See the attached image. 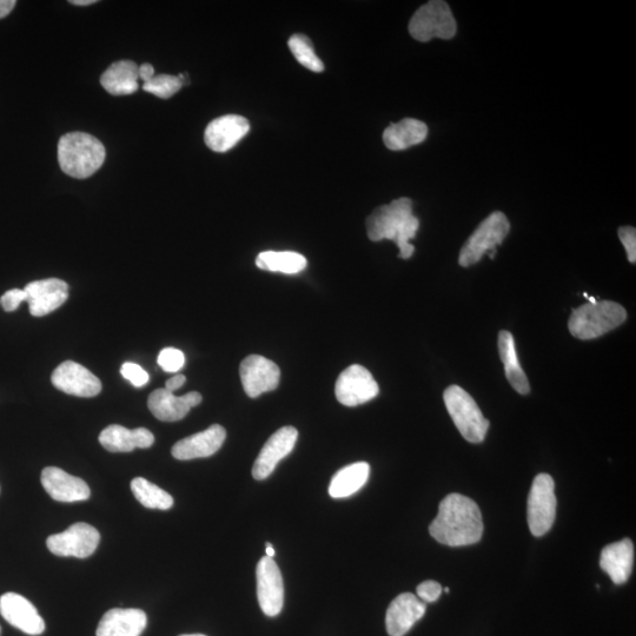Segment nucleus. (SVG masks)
<instances>
[{"mask_svg":"<svg viewBox=\"0 0 636 636\" xmlns=\"http://www.w3.org/2000/svg\"><path fill=\"white\" fill-rule=\"evenodd\" d=\"M23 302H26V293L22 289H11L0 297V306L8 313L17 310Z\"/></svg>","mask_w":636,"mask_h":636,"instance_id":"nucleus-37","label":"nucleus"},{"mask_svg":"<svg viewBox=\"0 0 636 636\" xmlns=\"http://www.w3.org/2000/svg\"><path fill=\"white\" fill-rule=\"evenodd\" d=\"M181 636H207V635H203V634H187V635H181Z\"/></svg>","mask_w":636,"mask_h":636,"instance_id":"nucleus-43","label":"nucleus"},{"mask_svg":"<svg viewBox=\"0 0 636 636\" xmlns=\"http://www.w3.org/2000/svg\"><path fill=\"white\" fill-rule=\"evenodd\" d=\"M30 314L43 317L62 307L69 297L68 283L58 278L31 282L24 288Z\"/></svg>","mask_w":636,"mask_h":636,"instance_id":"nucleus-14","label":"nucleus"},{"mask_svg":"<svg viewBox=\"0 0 636 636\" xmlns=\"http://www.w3.org/2000/svg\"><path fill=\"white\" fill-rule=\"evenodd\" d=\"M417 596L423 602H435L442 594V586L436 581H424L416 589Z\"/></svg>","mask_w":636,"mask_h":636,"instance_id":"nucleus-36","label":"nucleus"},{"mask_svg":"<svg viewBox=\"0 0 636 636\" xmlns=\"http://www.w3.org/2000/svg\"><path fill=\"white\" fill-rule=\"evenodd\" d=\"M450 417L460 434L470 443L485 441L489 421L483 416L481 409L465 389L450 386L443 394Z\"/></svg>","mask_w":636,"mask_h":636,"instance_id":"nucleus-5","label":"nucleus"},{"mask_svg":"<svg viewBox=\"0 0 636 636\" xmlns=\"http://www.w3.org/2000/svg\"><path fill=\"white\" fill-rule=\"evenodd\" d=\"M187 382V377L182 374H177L172 376L171 379L165 383V389L169 390V392L174 393L176 390L182 388L184 383Z\"/></svg>","mask_w":636,"mask_h":636,"instance_id":"nucleus-38","label":"nucleus"},{"mask_svg":"<svg viewBox=\"0 0 636 636\" xmlns=\"http://www.w3.org/2000/svg\"><path fill=\"white\" fill-rule=\"evenodd\" d=\"M499 353L510 386L519 394L528 395L530 393L529 381L525 371H523L520 366L518 354H516L514 337L507 330L500 331Z\"/></svg>","mask_w":636,"mask_h":636,"instance_id":"nucleus-27","label":"nucleus"},{"mask_svg":"<svg viewBox=\"0 0 636 636\" xmlns=\"http://www.w3.org/2000/svg\"><path fill=\"white\" fill-rule=\"evenodd\" d=\"M131 490L137 501L149 509L168 510L174 506V499L168 492L143 477L131 481Z\"/></svg>","mask_w":636,"mask_h":636,"instance_id":"nucleus-30","label":"nucleus"},{"mask_svg":"<svg viewBox=\"0 0 636 636\" xmlns=\"http://www.w3.org/2000/svg\"><path fill=\"white\" fill-rule=\"evenodd\" d=\"M202 402V395L191 392L184 396H175L167 389H157L149 396L148 407L159 421L176 422L187 416L192 408Z\"/></svg>","mask_w":636,"mask_h":636,"instance_id":"nucleus-19","label":"nucleus"},{"mask_svg":"<svg viewBox=\"0 0 636 636\" xmlns=\"http://www.w3.org/2000/svg\"><path fill=\"white\" fill-rule=\"evenodd\" d=\"M138 81V65L132 61L112 64L101 77L103 88L114 96L135 94L139 88Z\"/></svg>","mask_w":636,"mask_h":636,"instance_id":"nucleus-26","label":"nucleus"},{"mask_svg":"<svg viewBox=\"0 0 636 636\" xmlns=\"http://www.w3.org/2000/svg\"><path fill=\"white\" fill-rule=\"evenodd\" d=\"M298 439L297 429L283 427L270 437L258 455L253 467V476L257 481L267 479L274 473L278 463L287 457L296 445Z\"/></svg>","mask_w":636,"mask_h":636,"instance_id":"nucleus-15","label":"nucleus"},{"mask_svg":"<svg viewBox=\"0 0 636 636\" xmlns=\"http://www.w3.org/2000/svg\"><path fill=\"white\" fill-rule=\"evenodd\" d=\"M370 466L367 462H357L339 470L330 482L329 494L334 499L349 498L359 492L369 479Z\"/></svg>","mask_w":636,"mask_h":636,"instance_id":"nucleus-28","label":"nucleus"},{"mask_svg":"<svg viewBox=\"0 0 636 636\" xmlns=\"http://www.w3.org/2000/svg\"><path fill=\"white\" fill-rule=\"evenodd\" d=\"M257 599L262 612L274 618L282 612L284 604L283 578L273 558L264 556L256 569Z\"/></svg>","mask_w":636,"mask_h":636,"instance_id":"nucleus-11","label":"nucleus"},{"mask_svg":"<svg viewBox=\"0 0 636 636\" xmlns=\"http://www.w3.org/2000/svg\"><path fill=\"white\" fill-rule=\"evenodd\" d=\"M408 29L410 36L416 41L427 43L433 38H454L457 23L448 3L443 0H432L414 13Z\"/></svg>","mask_w":636,"mask_h":636,"instance_id":"nucleus-6","label":"nucleus"},{"mask_svg":"<svg viewBox=\"0 0 636 636\" xmlns=\"http://www.w3.org/2000/svg\"><path fill=\"white\" fill-rule=\"evenodd\" d=\"M227 439V432L220 426L214 424L201 433L185 437L178 441L171 449L172 456L177 460L189 461L209 457L218 452Z\"/></svg>","mask_w":636,"mask_h":636,"instance_id":"nucleus-18","label":"nucleus"},{"mask_svg":"<svg viewBox=\"0 0 636 636\" xmlns=\"http://www.w3.org/2000/svg\"><path fill=\"white\" fill-rule=\"evenodd\" d=\"M105 161V148L99 139L84 132H70L59 139L58 162L66 175L84 180Z\"/></svg>","mask_w":636,"mask_h":636,"instance_id":"nucleus-3","label":"nucleus"},{"mask_svg":"<svg viewBox=\"0 0 636 636\" xmlns=\"http://www.w3.org/2000/svg\"><path fill=\"white\" fill-rule=\"evenodd\" d=\"M634 545L629 539L611 543L602 549L600 567L615 585H624L633 572Z\"/></svg>","mask_w":636,"mask_h":636,"instance_id":"nucleus-24","label":"nucleus"},{"mask_svg":"<svg viewBox=\"0 0 636 636\" xmlns=\"http://www.w3.org/2000/svg\"><path fill=\"white\" fill-rule=\"evenodd\" d=\"M99 442L108 452L130 453L136 448H150L154 445L155 436L147 428L131 430L112 424L99 435Z\"/></svg>","mask_w":636,"mask_h":636,"instance_id":"nucleus-23","label":"nucleus"},{"mask_svg":"<svg viewBox=\"0 0 636 636\" xmlns=\"http://www.w3.org/2000/svg\"><path fill=\"white\" fill-rule=\"evenodd\" d=\"M101 542V534L88 523L78 522L63 533L49 536L46 546L49 551L64 558L86 559L96 552Z\"/></svg>","mask_w":636,"mask_h":636,"instance_id":"nucleus-9","label":"nucleus"},{"mask_svg":"<svg viewBox=\"0 0 636 636\" xmlns=\"http://www.w3.org/2000/svg\"><path fill=\"white\" fill-rule=\"evenodd\" d=\"M121 374L125 380H128L132 386L141 388L149 382V374L141 366L136 363H124Z\"/></svg>","mask_w":636,"mask_h":636,"instance_id":"nucleus-34","label":"nucleus"},{"mask_svg":"<svg viewBox=\"0 0 636 636\" xmlns=\"http://www.w3.org/2000/svg\"><path fill=\"white\" fill-rule=\"evenodd\" d=\"M288 45L297 62L302 64L304 68L313 72H322L324 70V65L321 59L317 57L313 43L307 36L296 33L289 39Z\"/></svg>","mask_w":636,"mask_h":636,"instance_id":"nucleus-31","label":"nucleus"},{"mask_svg":"<svg viewBox=\"0 0 636 636\" xmlns=\"http://www.w3.org/2000/svg\"><path fill=\"white\" fill-rule=\"evenodd\" d=\"M427 606L412 593L397 596L386 615V627L390 636H404L426 614Z\"/></svg>","mask_w":636,"mask_h":636,"instance_id":"nucleus-20","label":"nucleus"},{"mask_svg":"<svg viewBox=\"0 0 636 636\" xmlns=\"http://www.w3.org/2000/svg\"><path fill=\"white\" fill-rule=\"evenodd\" d=\"M138 75L139 79H142L144 83L151 81V79L155 77L154 66L149 63L138 66Z\"/></svg>","mask_w":636,"mask_h":636,"instance_id":"nucleus-39","label":"nucleus"},{"mask_svg":"<svg viewBox=\"0 0 636 636\" xmlns=\"http://www.w3.org/2000/svg\"><path fill=\"white\" fill-rule=\"evenodd\" d=\"M240 376L245 393L251 399H256L278 387L281 370L275 362L261 355H250L241 363Z\"/></svg>","mask_w":636,"mask_h":636,"instance_id":"nucleus-12","label":"nucleus"},{"mask_svg":"<svg viewBox=\"0 0 636 636\" xmlns=\"http://www.w3.org/2000/svg\"><path fill=\"white\" fill-rule=\"evenodd\" d=\"M158 364L167 373H178L185 364L183 351L176 348H165L158 355Z\"/></svg>","mask_w":636,"mask_h":636,"instance_id":"nucleus-33","label":"nucleus"},{"mask_svg":"<svg viewBox=\"0 0 636 636\" xmlns=\"http://www.w3.org/2000/svg\"><path fill=\"white\" fill-rule=\"evenodd\" d=\"M53 386L61 392L78 397H95L102 392V382L82 364L66 361L53 371Z\"/></svg>","mask_w":636,"mask_h":636,"instance_id":"nucleus-13","label":"nucleus"},{"mask_svg":"<svg viewBox=\"0 0 636 636\" xmlns=\"http://www.w3.org/2000/svg\"><path fill=\"white\" fill-rule=\"evenodd\" d=\"M510 223L503 212L495 211L481 222L473 235L463 245L460 251L459 263L461 267H470L481 261L486 254L496 251L509 234Z\"/></svg>","mask_w":636,"mask_h":636,"instance_id":"nucleus-7","label":"nucleus"},{"mask_svg":"<svg viewBox=\"0 0 636 636\" xmlns=\"http://www.w3.org/2000/svg\"><path fill=\"white\" fill-rule=\"evenodd\" d=\"M148 626V616L142 609L114 608L106 612L96 636H141Z\"/></svg>","mask_w":636,"mask_h":636,"instance_id":"nucleus-22","label":"nucleus"},{"mask_svg":"<svg viewBox=\"0 0 636 636\" xmlns=\"http://www.w3.org/2000/svg\"><path fill=\"white\" fill-rule=\"evenodd\" d=\"M0 634H2V627H0Z\"/></svg>","mask_w":636,"mask_h":636,"instance_id":"nucleus-45","label":"nucleus"},{"mask_svg":"<svg viewBox=\"0 0 636 636\" xmlns=\"http://www.w3.org/2000/svg\"><path fill=\"white\" fill-rule=\"evenodd\" d=\"M445 592H446V593H449V588H448V587H447V588H445Z\"/></svg>","mask_w":636,"mask_h":636,"instance_id":"nucleus-44","label":"nucleus"},{"mask_svg":"<svg viewBox=\"0 0 636 636\" xmlns=\"http://www.w3.org/2000/svg\"><path fill=\"white\" fill-rule=\"evenodd\" d=\"M429 532L445 546L475 545L483 535L481 510L467 496L450 494L441 501L439 514L430 525Z\"/></svg>","mask_w":636,"mask_h":636,"instance_id":"nucleus-1","label":"nucleus"},{"mask_svg":"<svg viewBox=\"0 0 636 636\" xmlns=\"http://www.w3.org/2000/svg\"><path fill=\"white\" fill-rule=\"evenodd\" d=\"M183 83L180 78L170 75H158L151 81L144 83L143 90L158 98L169 99L181 90Z\"/></svg>","mask_w":636,"mask_h":636,"instance_id":"nucleus-32","label":"nucleus"},{"mask_svg":"<svg viewBox=\"0 0 636 636\" xmlns=\"http://www.w3.org/2000/svg\"><path fill=\"white\" fill-rule=\"evenodd\" d=\"M555 483L548 474L535 477L528 496L527 520L530 532L540 538L551 530L556 516Z\"/></svg>","mask_w":636,"mask_h":636,"instance_id":"nucleus-8","label":"nucleus"},{"mask_svg":"<svg viewBox=\"0 0 636 636\" xmlns=\"http://www.w3.org/2000/svg\"><path fill=\"white\" fill-rule=\"evenodd\" d=\"M380 393L379 384L370 371L360 364H353L336 381L335 395L343 406L356 407L367 403Z\"/></svg>","mask_w":636,"mask_h":636,"instance_id":"nucleus-10","label":"nucleus"},{"mask_svg":"<svg viewBox=\"0 0 636 636\" xmlns=\"http://www.w3.org/2000/svg\"><path fill=\"white\" fill-rule=\"evenodd\" d=\"M70 3L77 6H88L97 3V0H72Z\"/></svg>","mask_w":636,"mask_h":636,"instance_id":"nucleus-41","label":"nucleus"},{"mask_svg":"<svg viewBox=\"0 0 636 636\" xmlns=\"http://www.w3.org/2000/svg\"><path fill=\"white\" fill-rule=\"evenodd\" d=\"M42 485L53 500L58 502L86 501L91 496L88 483L57 467H46L42 472Z\"/></svg>","mask_w":636,"mask_h":636,"instance_id":"nucleus-17","label":"nucleus"},{"mask_svg":"<svg viewBox=\"0 0 636 636\" xmlns=\"http://www.w3.org/2000/svg\"><path fill=\"white\" fill-rule=\"evenodd\" d=\"M250 124L242 116L228 115L216 118L204 132V141L215 152L233 149L248 134Z\"/></svg>","mask_w":636,"mask_h":636,"instance_id":"nucleus-21","label":"nucleus"},{"mask_svg":"<svg viewBox=\"0 0 636 636\" xmlns=\"http://www.w3.org/2000/svg\"><path fill=\"white\" fill-rule=\"evenodd\" d=\"M0 614L13 627L29 635H41L45 622L37 608L17 593H6L0 598Z\"/></svg>","mask_w":636,"mask_h":636,"instance_id":"nucleus-16","label":"nucleus"},{"mask_svg":"<svg viewBox=\"0 0 636 636\" xmlns=\"http://www.w3.org/2000/svg\"><path fill=\"white\" fill-rule=\"evenodd\" d=\"M627 320V311L619 303L596 301L573 309L568 328L580 340H594L604 336Z\"/></svg>","mask_w":636,"mask_h":636,"instance_id":"nucleus-4","label":"nucleus"},{"mask_svg":"<svg viewBox=\"0 0 636 636\" xmlns=\"http://www.w3.org/2000/svg\"><path fill=\"white\" fill-rule=\"evenodd\" d=\"M428 127L419 119L404 118L401 122L390 124L383 132V142L389 150L401 151L426 141Z\"/></svg>","mask_w":636,"mask_h":636,"instance_id":"nucleus-25","label":"nucleus"},{"mask_svg":"<svg viewBox=\"0 0 636 636\" xmlns=\"http://www.w3.org/2000/svg\"><path fill=\"white\" fill-rule=\"evenodd\" d=\"M619 238L626 249L628 261L632 264L636 262V230L634 227H621Z\"/></svg>","mask_w":636,"mask_h":636,"instance_id":"nucleus-35","label":"nucleus"},{"mask_svg":"<svg viewBox=\"0 0 636 636\" xmlns=\"http://www.w3.org/2000/svg\"><path fill=\"white\" fill-rule=\"evenodd\" d=\"M420 221L413 214V201L402 197L371 212L367 218V233L370 241H393L400 249L399 257L408 260L415 253L410 244L419 230Z\"/></svg>","mask_w":636,"mask_h":636,"instance_id":"nucleus-2","label":"nucleus"},{"mask_svg":"<svg viewBox=\"0 0 636 636\" xmlns=\"http://www.w3.org/2000/svg\"><path fill=\"white\" fill-rule=\"evenodd\" d=\"M267 548H265V552H267V556L268 558H274L275 556V549L273 548V545H271V543L267 542Z\"/></svg>","mask_w":636,"mask_h":636,"instance_id":"nucleus-42","label":"nucleus"},{"mask_svg":"<svg viewBox=\"0 0 636 636\" xmlns=\"http://www.w3.org/2000/svg\"><path fill=\"white\" fill-rule=\"evenodd\" d=\"M261 270L271 273L295 275L307 268V258L294 251H264L256 258Z\"/></svg>","mask_w":636,"mask_h":636,"instance_id":"nucleus-29","label":"nucleus"},{"mask_svg":"<svg viewBox=\"0 0 636 636\" xmlns=\"http://www.w3.org/2000/svg\"><path fill=\"white\" fill-rule=\"evenodd\" d=\"M16 0H0V19L9 16V13L15 9Z\"/></svg>","mask_w":636,"mask_h":636,"instance_id":"nucleus-40","label":"nucleus"}]
</instances>
